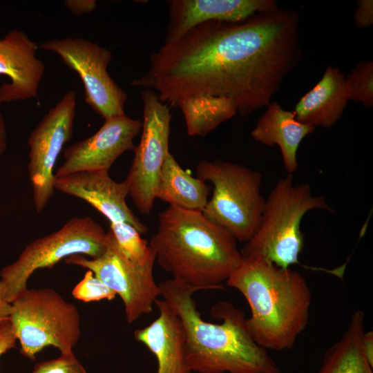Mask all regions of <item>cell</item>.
<instances>
[{"label":"cell","instance_id":"1","mask_svg":"<svg viewBox=\"0 0 373 373\" xmlns=\"http://www.w3.org/2000/svg\"><path fill=\"white\" fill-rule=\"evenodd\" d=\"M299 20L278 8L238 22L204 23L153 52L132 84L179 108L189 136H206L271 102L301 60Z\"/></svg>","mask_w":373,"mask_h":373},{"label":"cell","instance_id":"2","mask_svg":"<svg viewBox=\"0 0 373 373\" xmlns=\"http://www.w3.org/2000/svg\"><path fill=\"white\" fill-rule=\"evenodd\" d=\"M161 296L180 318L185 334L184 357L196 373H282L267 350L250 336L244 312L227 301L211 308L221 323L207 322L198 311L193 286L173 278L161 282Z\"/></svg>","mask_w":373,"mask_h":373},{"label":"cell","instance_id":"3","mask_svg":"<svg viewBox=\"0 0 373 373\" xmlns=\"http://www.w3.org/2000/svg\"><path fill=\"white\" fill-rule=\"evenodd\" d=\"M227 284L246 299L251 310L247 328L258 345L275 351L294 345L307 325L312 303L310 287L300 272L246 256Z\"/></svg>","mask_w":373,"mask_h":373},{"label":"cell","instance_id":"4","mask_svg":"<svg viewBox=\"0 0 373 373\" xmlns=\"http://www.w3.org/2000/svg\"><path fill=\"white\" fill-rule=\"evenodd\" d=\"M149 245L173 279L199 290L222 288L243 258L234 237L202 211L170 205Z\"/></svg>","mask_w":373,"mask_h":373},{"label":"cell","instance_id":"5","mask_svg":"<svg viewBox=\"0 0 373 373\" xmlns=\"http://www.w3.org/2000/svg\"><path fill=\"white\" fill-rule=\"evenodd\" d=\"M314 209L332 211L309 184H295L292 174L278 180L265 198L256 232L240 250L242 256H260L283 268L299 263L304 247L301 221Z\"/></svg>","mask_w":373,"mask_h":373},{"label":"cell","instance_id":"6","mask_svg":"<svg viewBox=\"0 0 373 373\" xmlns=\"http://www.w3.org/2000/svg\"><path fill=\"white\" fill-rule=\"evenodd\" d=\"M195 172L197 178L213 187L202 213L237 241L247 242L258 228L265 204L261 173L221 160H202Z\"/></svg>","mask_w":373,"mask_h":373},{"label":"cell","instance_id":"7","mask_svg":"<svg viewBox=\"0 0 373 373\" xmlns=\"http://www.w3.org/2000/svg\"><path fill=\"white\" fill-rule=\"evenodd\" d=\"M10 304L9 320L22 355L34 361L48 346L61 354L73 352L81 336L80 315L74 304L51 288H27Z\"/></svg>","mask_w":373,"mask_h":373},{"label":"cell","instance_id":"8","mask_svg":"<svg viewBox=\"0 0 373 373\" xmlns=\"http://www.w3.org/2000/svg\"><path fill=\"white\" fill-rule=\"evenodd\" d=\"M106 249V232L92 218L75 217L59 229L30 242L18 258L0 271L6 300H12L27 287L32 274L39 269L52 268L73 255L101 256Z\"/></svg>","mask_w":373,"mask_h":373},{"label":"cell","instance_id":"9","mask_svg":"<svg viewBox=\"0 0 373 373\" xmlns=\"http://www.w3.org/2000/svg\"><path fill=\"white\" fill-rule=\"evenodd\" d=\"M143 104L142 135L124 180L128 195L137 209L149 215L154 207L162 167L169 150L172 115L171 108L152 90L141 93Z\"/></svg>","mask_w":373,"mask_h":373},{"label":"cell","instance_id":"10","mask_svg":"<svg viewBox=\"0 0 373 373\" xmlns=\"http://www.w3.org/2000/svg\"><path fill=\"white\" fill-rule=\"evenodd\" d=\"M155 261L138 264L129 260L117 245L110 229L106 232V249L101 256L88 258L83 255H73L65 259L66 264L90 270L119 295L129 323L151 313L161 296L160 285L153 276Z\"/></svg>","mask_w":373,"mask_h":373},{"label":"cell","instance_id":"11","mask_svg":"<svg viewBox=\"0 0 373 373\" xmlns=\"http://www.w3.org/2000/svg\"><path fill=\"white\" fill-rule=\"evenodd\" d=\"M39 48L58 55L78 74L84 84L85 102L102 117L125 113L127 94L107 70L112 58L110 50L80 37L46 40Z\"/></svg>","mask_w":373,"mask_h":373},{"label":"cell","instance_id":"12","mask_svg":"<svg viewBox=\"0 0 373 373\" xmlns=\"http://www.w3.org/2000/svg\"><path fill=\"white\" fill-rule=\"evenodd\" d=\"M77 104L75 90L50 108L28 138V171L35 210L39 213L55 193V166L73 135Z\"/></svg>","mask_w":373,"mask_h":373},{"label":"cell","instance_id":"13","mask_svg":"<svg viewBox=\"0 0 373 373\" xmlns=\"http://www.w3.org/2000/svg\"><path fill=\"white\" fill-rule=\"evenodd\" d=\"M142 127L141 120L125 113L104 119L95 134L64 149L65 160L55 176L86 171H109L120 155L134 150L133 141Z\"/></svg>","mask_w":373,"mask_h":373},{"label":"cell","instance_id":"14","mask_svg":"<svg viewBox=\"0 0 373 373\" xmlns=\"http://www.w3.org/2000/svg\"><path fill=\"white\" fill-rule=\"evenodd\" d=\"M55 189L86 202L111 222H126L141 234L149 228L126 204L128 188L124 180L118 182L108 171H86L55 177Z\"/></svg>","mask_w":373,"mask_h":373},{"label":"cell","instance_id":"15","mask_svg":"<svg viewBox=\"0 0 373 373\" xmlns=\"http://www.w3.org/2000/svg\"><path fill=\"white\" fill-rule=\"evenodd\" d=\"M39 46L18 29L0 39V75L10 82L0 86V102L27 100L37 97L45 65L37 56Z\"/></svg>","mask_w":373,"mask_h":373},{"label":"cell","instance_id":"16","mask_svg":"<svg viewBox=\"0 0 373 373\" xmlns=\"http://www.w3.org/2000/svg\"><path fill=\"white\" fill-rule=\"evenodd\" d=\"M164 44L173 42L197 26L210 21L238 22L278 8L273 0H170Z\"/></svg>","mask_w":373,"mask_h":373},{"label":"cell","instance_id":"17","mask_svg":"<svg viewBox=\"0 0 373 373\" xmlns=\"http://www.w3.org/2000/svg\"><path fill=\"white\" fill-rule=\"evenodd\" d=\"M155 304L159 316L148 326L136 329L135 339L155 356L156 373H191L185 361V334L180 318L164 299H157Z\"/></svg>","mask_w":373,"mask_h":373},{"label":"cell","instance_id":"18","mask_svg":"<svg viewBox=\"0 0 373 373\" xmlns=\"http://www.w3.org/2000/svg\"><path fill=\"white\" fill-rule=\"evenodd\" d=\"M345 77L338 68L328 66L318 82L296 104V119L315 128L335 125L349 102Z\"/></svg>","mask_w":373,"mask_h":373},{"label":"cell","instance_id":"19","mask_svg":"<svg viewBox=\"0 0 373 373\" xmlns=\"http://www.w3.org/2000/svg\"><path fill=\"white\" fill-rule=\"evenodd\" d=\"M251 132L252 138L264 145H277L289 174L298 167L297 152L303 140L315 131V127L296 119L293 111L283 109L276 101L270 102Z\"/></svg>","mask_w":373,"mask_h":373},{"label":"cell","instance_id":"20","mask_svg":"<svg viewBox=\"0 0 373 373\" xmlns=\"http://www.w3.org/2000/svg\"><path fill=\"white\" fill-rule=\"evenodd\" d=\"M211 189L207 182L182 169L170 152L167 154L159 177L156 199L170 206L202 211Z\"/></svg>","mask_w":373,"mask_h":373},{"label":"cell","instance_id":"21","mask_svg":"<svg viewBox=\"0 0 373 373\" xmlns=\"http://www.w3.org/2000/svg\"><path fill=\"white\" fill-rule=\"evenodd\" d=\"M364 332L365 314L358 309L352 314L340 339L326 350L316 373H373L363 351Z\"/></svg>","mask_w":373,"mask_h":373},{"label":"cell","instance_id":"22","mask_svg":"<svg viewBox=\"0 0 373 373\" xmlns=\"http://www.w3.org/2000/svg\"><path fill=\"white\" fill-rule=\"evenodd\" d=\"M110 230L117 245L129 260L138 264L155 260V252L149 243L132 225L126 222H111Z\"/></svg>","mask_w":373,"mask_h":373},{"label":"cell","instance_id":"23","mask_svg":"<svg viewBox=\"0 0 373 373\" xmlns=\"http://www.w3.org/2000/svg\"><path fill=\"white\" fill-rule=\"evenodd\" d=\"M349 101L361 102L364 107L373 106V62L362 60L345 77Z\"/></svg>","mask_w":373,"mask_h":373},{"label":"cell","instance_id":"24","mask_svg":"<svg viewBox=\"0 0 373 373\" xmlns=\"http://www.w3.org/2000/svg\"><path fill=\"white\" fill-rule=\"evenodd\" d=\"M72 295L75 299L85 303L111 300L117 294L90 270L86 271L84 278L74 287Z\"/></svg>","mask_w":373,"mask_h":373},{"label":"cell","instance_id":"25","mask_svg":"<svg viewBox=\"0 0 373 373\" xmlns=\"http://www.w3.org/2000/svg\"><path fill=\"white\" fill-rule=\"evenodd\" d=\"M31 373H87L73 351L37 363Z\"/></svg>","mask_w":373,"mask_h":373},{"label":"cell","instance_id":"26","mask_svg":"<svg viewBox=\"0 0 373 373\" xmlns=\"http://www.w3.org/2000/svg\"><path fill=\"white\" fill-rule=\"evenodd\" d=\"M354 21L358 28H368L373 23V1L359 0L354 14Z\"/></svg>","mask_w":373,"mask_h":373},{"label":"cell","instance_id":"27","mask_svg":"<svg viewBox=\"0 0 373 373\" xmlns=\"http://www.w3.org/2000/svg\"><path fill=\"white\" fill-rule=\"evenodd\" d=\"M17 336L10 321L0 326V357L10 350L15 348Z\"/></svg>","mask_w":373,"mask_h":373},{"label":"cell","instance_id":"28","mask_svg":"<svg viewBox=\"0 0 373 373\" xmlns=\"http://www.w3.org/2000/svg\"><path fill=\"white\" fill-rule=\"evenodd\" d=\"M64 4L75 16L90 13L97 7L95 0H66Z\"/></svg>","mask_w":373,"mask_h":373},{"label":"cell","instance_id":"29","mask_svg":"<svg viewBox=\"0 0 373 373\" xmlns=\"http://www.w3.org/2000/svg\"><path fill=\"white\" fill-rule=\"evenodd\" d=\"M362 347L364 355L373 367V332L370 330L364 332L362 338Z\"/></svg>","mask_w":373,"mask_h":373},{"label":"cell","instance_id":"30","mask_svg":"<svg viewBox=\"0 0 373 373\" xmlns=\"http://www.w3.org/2000/svg\"><path fill=\"white\" fill-rule=\"evenodd\" d=\"M11 304L5 298L4 288L0 280V325L9 320Z\"/></svg>","mask_w":373,"mask_h":373},{"label":"cell","instance_id":"31","mask_svg":"<svg viewBox=\"0 0 373 373\" xmlns=\"http://www.w3.org/2000/svg\"><path fill=\"white\" fill-rule=\"evenodd\" d=\"M0 102V106H1ZM7 148V131L3 114L0 107V158Z\"/></svg>","mask_w":373,"mask_h":373}]
</instances>
